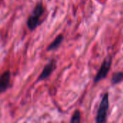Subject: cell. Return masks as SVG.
I'll use <instances>...</instances> for the list:
<instances>
[{
    "instance_id": "cell-2",
    "label": "cell",
    "mask_w": 123,
    "mask_h": 123,
    "mask_svg": "<svg viewBox=\"0 0 123 123\" xmlns=\"http://www.w3.org/2000/svg\"><path fill=\"white\" fill-rule=\"evenodd\" d=\"M110 102H109V93L106 92L100 102L99 107L97 111V115L96 117V123H102L107 121V116L109 110Z\"/></svg>"
},
{
    "instance_id": "cell-5",
    "label": "cell",
    "mask_w": 123,
    "mask_h": 123,
    "mask_svg": "<svg viewBox=\"0 0 123 123\" xmlns=\"http://www.w3.org/2000/svg\"><path fill=\"white\" fill-rule=\"evenodd\" d=\"M55 61L51 60L47 65H45L41 74L39 76V80L43 81V80L47 79L52 74V72L55 69Z\"/></svg>"
},
{
    "instance_id": "cell-6",
    "label": "cell",
    "mask_w": 123,
    "mask_h": 123,
    "mask_svg": "<svg viewBox=\"0 0 123 123\" xmlns=\"http://www.w3.org/2000/svg\"><path fill=\"white\" fill-rule=\"evenodd\" d=\"M64 39V37L63 35H59L56 37V38L54 40V41L48 46L47 50L50 51V50H56L57 48H58V47L61 45V44L62 43L63 40Z\"/></svg>"
},
{
    "instance_id": "cell-8",
    "label": "cell",
    "mask_w": 123,
    "mask_h": 123,
    "mask_svg": "<svg viewBox=\"0 0 123 123\" xmlns=\"http://www.w3.org/2000/svg\"><path fill=\"white\" fill-rule=\"evenodd\" d=\"M71 123H79L81 122V113L79 110H76L71 117Z\"/></svg>"
},
{
    "instance_id": "cell-1",
    "label": "cell",
    "mask_w": 123,
    "mask_h": 123,
    "mask_svg": "<svg viewBox=\"0 0 123 123\" xmlns=\"http://www.w3.org/2000/svg\"><path fill=\"white\" fill-rule=\"evenodd\" d=\"M44 11V6L42 2L37 3L27 21V25L30 30H35L41 24L42 22L40 20V18L43 14Z\"/></svg>"
},
{
    "instance_id": "cell-7",
    "label": "cell",
    "mask_w": 123,
    "mask_h": 123,
    "mask_svg": "<svg viewBox=\"0 0 123 123\" xmlns=\"http://www.w3.org/2000/svg\"><path fill=\"white\" fill-rule=\"evenodd\" d=\"M123 81V72H116L114 73L112 77V84L113 85L117 84Z\"/></svg>"
},
{
    "instance_id": "cell-3",
    "label": "cell",
    "mask_w": 123,
    "mask_h": 123,
    "mask_svg": "<svg viewBox=\"0 0 123 123\" xmlns=\"http://www.w3.org/2000/svg\"><path fill=\"white\" fill-rule=\"evenodd\" d=\"M112 58L111 57H107L103 61L99 71L97 72V75L94 76V83H98L99 81H102V79H105L110 70L111 66H112Z\"/></svg>"
},
{
    "instance_id": "cell-4",
    "label": "cell",
    "mask_w": 123,
    "mask_h": 123,
    "mask_svg": "<svg viewBox=\"0 0 123 123\" xmlns=\"http://www.w3.org/2000/svg\"><path fill=\"white\" fill-rule=\"evenodd\" d=\"M11 73L9 71H6L2 74L0 76V94L4 92L10 86Z\"/></svg>"
}]
</instances>
